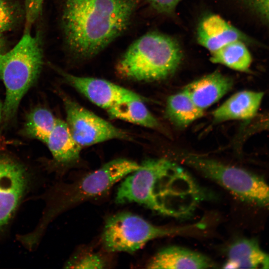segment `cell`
Wrapping results in <instances>:
<instances>
[{"instance_id":"obj_1","label":"cell","mask_w":269,"mask_h":269,"mask_svg":"<svg viewBox=\"0 0 269 269\" xmlns=\"http://www.w3.org/2000/svg\"><path fill=\"white\" fill-rule=\"evenodd\" d=\"M205 198L203 189L181 166L165 158L148 159L118 188L115 202L136 203L164 215L190 216Z\"/></svg>"},{"instance_id":"obj_2","label":"cell","mask_w":269,"mask_h":269,"mask_svg":"<svg viewBox=\"0 0 269 269\" xmlns=\"http://www.w3.org/2000/svg\"><path fill=\"white\" fill-rule=\"evenodd\" d=\"M136 0H66L61 23L66 43L81 58L95 55L129 26Z\"/></svg>"},{"instance_id":"obj_3","label":"cell","mask_w":269,"mask_h":269,"mask_svg":"<svg viewBox=\"0 0 269 269\" xmlns=\"http://www.w3.org/2000/svg\"><path fill=\"white\" fill-rule=\"evenodd\" d=\"M182 59L178 42L168 35L147 33L134 42L116 66L118 74L136 81H157L171 76Z\"/></svg>"},{"instance_id":"obj_4","label":"cell","mask_w":269,"mask_h":269,"mask_svg":"<svg viewBox=\"0 0 269 269\" xmlns=\"http://www.w3.org/2000/svg\"><path fill=\"white\" fill-rule=\"evenodd\" d=\"M43 64L40 37L30 31L10 50L0 55V79L5 88L3 118L16 114L22 97L38 78Z\"/></svg>"},{"instance_id":"obj_5","label":"cell","mask_w":269,"mask_h":269,"mask_svg":"<svg viewBox=\"0 0 269 269\" xmlns=\"http://www.w3.org/2000/svg\"><path fill=\"white\" fill-rule=\"evenodd\" d=\"M139 167L140 164L127 158L115 159L79 180L55 189L48 197L47 208L33 234L39 237L45 226L57 215L81 202L103 195Z\"/></svg>"},{"instance_id":"obj_6","label":"cell","mask_w":269,"mask_h":269,"mask_svg":"<svg viewBox=\"0 0 269 269\" xmlns=\"http://www.w3.org/2000/svg\"><path fill=\"white\" fill-rule=\"evenodd\" d=\"M203 226L200 223L181 227L159 226L135 214L123 212L107 219L101 241L108 252L132 253L153 239L192 233Z\"/></svg>"},{"instance_id":"obj_7","label":"cell","mask_w":269,"mask_h":269,"mask_svg":"<svg viewBox=\"0 0 269 269\" xmlns=\"http://www.w3.org/2000/svg\"><path fill=\"white\" fill-rule=\"evenodd\" d=\"M182 161L241 200L269 208V184L246 169L195 154H183Z\"/></svg>"},{"instance_id":"obj_8","label":"cell","mask_w":269,"mask_h":269,"mask_svg":"<svg viewBox=\"0 0 269 269\" xmlns=\"http://www.w3.org/2000/svg\"><path fill=\"white\" fill-rule=\"evenodd\" d=\"M63 102L66 122L71 134L82 148L116 139L128 140L125 131L95 114L70 98L64 96Z\"/></svg>"},{"instance_id":"obj_9","label":"cell","mask_w":269,"mask_h":269,"mask_svg":"<svg viewBox=\"0 0 269 269\" xmlns=\"http://www.w3.org/2000/svg\"><path fill=\"white\" fill-rule=\"evenodd\" d=\"M31 179L29 171L21 162L8 156H0V232L12 220Z\"/></svg>"},{"instance_id":"obj_10","label":"cell","mask_w":269,"mask_h":269,"mask_svg":"<svg viewBox=\"0 0 269 269\" xmlns=\"http://www.w3.org/2000/svg\"><path fill=\"white\" fill-rule=\"evenodd\" d=\"M70 86L97 106L108 110L116 103L139 95L105 79L81 77L59 71Z\"/></svg>"},{"instance_id":"obj_11","label":"cell","mask_w":269,"mask_h":269,"mask_svg":"<svg viewBox=\"0 0 269 269\" xmlns=\"http://www.w3.org/2000/svg\"><path fill=\"white\" fill-rule=\"evenodd\" d=\"M216 267V264L205 255L176 246L160 250L151 258L147 267L151 269H202Z\"/></svg>"},{"instance_id":"obj_12","label":"cell","mask_w":269,"mask_h":269,"mask_svg":"<svg viewBox=\"0 0 269 269\" xmlns=\"http://www.w3.org/2000/svg\"><path fill=\"white\" fill-rule=\"evenodd\" d=\"M233 85L231 78L215 71L191 82L183 90L204 111L229 92Z\"/></svg>"},{"instance_id":"obj_13","label":"cell","mask_w":269,"mask_h":269,"mask_svg":"<svg viewBox=\"0 0 269 269\" xmlns=\"http://www.w3.org/2000/svg\"><path fill=\"white\" fill-rule=\"evenodd\" d=\"M197 38L199 43L211 53L230 42L246 39L240 30L215 14L209 15L201 21Z\"/></svg>"},{"instance_id":"obj_14","label":"cell","mask_w":269,"mask_h":269,"mask_svg":"<svg viewBox=\"0 0 269 269\" xmlns=\"http://www.w3.org/2000/svg\"><path fill=\"white\" fill-rule=\"evenodd\" d=\"M264 93L244 90L235 93L213 112L214 122L249 120L256 116Z\"/></svg>"},{"instance_id":"obj_15","label":"cell","mask_w":269,"mask_h":269,"mask_svg":"<svg viewBox=\"0 0 269 269\" xmlns=\"http://www.w3.org/2000/svg\"><path fill=\"white\" fill-rule=\"evenodd\" d=\"M224 269H269V255L254 239H241L229 247Z\"/></svg>"},{"instance_id":"obj_16","label":"cell","mask_w":269,"mask_h":269,"mask_svg":"<svg viewBox=\"0 0 269 269\" xmlns=\"http://www.w3.org/2000/svg\"><path fill=\"white\" fill-rule=\"evenodd\" d=\"M45 144L58 163L71 164L80 158L82 147L73 138L66 121L57 119Z\"/></svg>"},{"instance_id":"obj_17","label":"cell","mask_w":269,"mask_h":269,"mask_svg":"<svg viewBox=\"0 0 269 269\" xmlns=\"http://www.w3.org/2000/svg\"><path fill=\"white\" fill-rule=\"evenodd\" d=\"M144 98L136 97L120 101L107 110L112 119H119L146 128L156 129L159 124L144 104Z\"/></svg>"},{"instance_id":"obj_18","label":"cell","mask_w":269,"mask_h":269,"mask_svg":"<svg viewBox=\"0 0 269 269\" xmlns=\"http://www.w3.org/2000/svg\"><path fill=\"white\" fill-rule=\"evenodd\" d=\"M204 113V110L197 106L183 90L167 98L165 115L170 122L178 127L188 126L202 117Z\"/></svg>"},{"instance_id":"obj_19","label":"cell","mask_w":269,"mask_h":269,"mask_svg":"<svg viewBox=\"0 0 269 269\" xmlns=\"http://www.w3.org/2000/svg\"><path fill=\"white\" fill-rule=\"evenodd\" d=\"M210 61L235 70L247 72L252 63V57L244 41L236 40L212 52Z\"/></svg>"},{"instance_id":"obj_20","label":"cell","mask_w":269,"mask_h":269,"mask_svg":"<svg viewBox=\"0 0 269 269\" xmlns=\"http://www.w3.org/2000/svg\"><path fill=\"white\" fill-rule=\"evenodd\" d=\"M57 121L48 109L38 107L28 115L24 126L25 134L30 137L46 143Z\"/></svg>"},{"instance_id":"obj_21","label":"cell","mask_w":269,"mask_h":269,"mask_svg":"<svg viewBox=\"0 0 269 269\" xmlns=\"http://www.w3.org/2000/svg\"><path fill=\"white\" fill-rule=\"evenodd\" d=\"M21 12L18 6L10 0H0V31L11 30L19 22Z\"/></svg>"},{"instance_id":"obj_22","label":"cell","mask_w":269,"mask_h":269,"mask_svg":"<svg viewBox=\"0 0 269 269\" xmlns=\"http://www.w3.org/2000/svg\"><path fill=\"white\" fill-rule=\"evenodd\" d=\"M106 266L104 259L98 254H88L74 261H70L65 268L73 269H102Z\"/></svg>"},{"instance_id":"obj_23","label":"cell","mask_w":269,"mask_h":269,"mask_svg":"<svg viewBox=\"0 0 269 269\" xmlns=\"http://www.w3.org/2000/svg\"><path fill=\"white\" fill-rule=\"evenodd\" d=\"M45 0H25L24 31H30L32 24L39 16Z\"/></svg>"},{"instance_id":"obj_24","label":"cell","mask_w":269,"mask_h":269,"mask_svg":"<svg viewBox=\"0 0 269 269\" xmlns=\"http://www.w3.org/2000/svg\"><path fill=\"white\" fill-rule=\"evenodd\" d=\"M152 7L161 13L170 14L181 0H147Z\"/></svg>"},{"instance_id":"obj_25","label":"cell","mask_w":269,"mask_h":269,"mask_svg":"<svg viewBox=\"0 0 269 269\" xmlns=\"http://www.w3.org/2000/svg\"><path fill=\"white\" fill-rule=\"evenodd\" d=\"M248 4L269 22V0H246Z\"/></svg>"},{"instance_id":"obj_26","label":"cell","mask_w":269,"mask_h":269,"mask_svg":"<svg viewBox=\"0 0 269 269\" xmlns=\"http://www.w3.org/2000/svg\"><path fill=\"white\" fill-rule=\"evenodd\" d=\"M6 51V43L3 37V32L0 31V55Z\"/></svg>"},{"instance_id":"obj_27","label":"cell","mask_w":269,"mask_h":269,"mask_svg":"<svg viewBox=\"0 0 269 269\" xmlns=\"http://www.w3.org/2000/svg\"><path fill=\"white\" fill-rule=\"evenodd\" d=\"M2 113H3V105H2L0 101V123L1 122V119L3 118Z\"/></svg>"}]
</instances>
